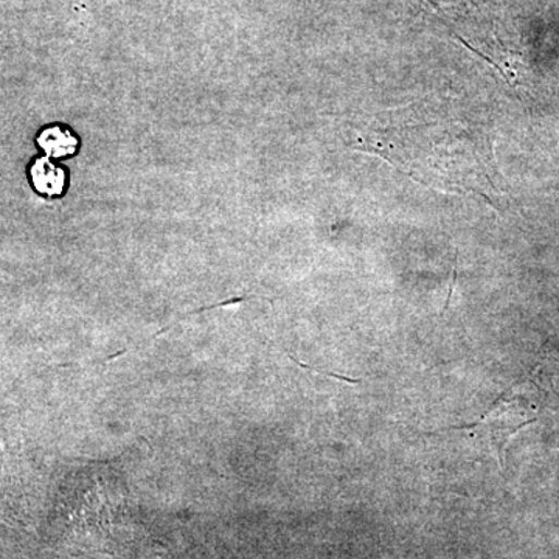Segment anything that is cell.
Masks as SVG:
<instances>
[{
    "label": "cell",
    "instance_id": "obj_2",
    "mask_svg": "<svg viewBox=\"0 0 559 559\" xmlns=\"http://www.w3.org/2000/svg\"><path fill=\"white\" fill-rule=\"evenodd\" d=\"M32 179L36 190L42 195L58 196L64 192L65 174L49 159H38L32 167Z\"/></svg>",
    "mask_w": 559,
    "mask_h": 559
},
{
    "label": "cell",
    "instance_id": "obj_3",
    "mask_svg": "<svg viewBox=\"0 0 559 559\" xmlns=\"http://www.w3.org/2000/svg\"><path fill=\"white\" fill-rule=\"evenodd\" d=\"M38 144L41 145L44 151L49 157L71 156L76 151L78 141L71 131L62 130V127H50L39 135Z\"/></svg>",
    "mask_w": 559,
    "mask_h": 559
},
{
    "label": "cell",
    "instance_id": "obj_1",
    "mask_svg": "<svg viewBox=\"0 0 559 559\" xmlns=\"http://www.w3.org/2000/svg\"><path fill=\"white\" fill-rule=\"evenodd\" d=\"M536 418H538V405L530 398L518 393V389H511L496 401L477 425L470 426V429L471 433L487 434L502 463L503 446L507 445L508 438L521 427L536 422Z\"/></svg>",
    "mask_w": 559,
    "mask_h": 559
}]
</instances>
